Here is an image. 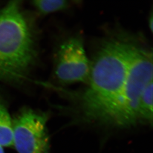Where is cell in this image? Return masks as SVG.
<instances>
[{"mask_svg": "<svg viewBox=\"0 0 153 153\" xmlns=\"http://www.w3.org/2000/svg\"><path fill=\"white\" fill-rule=\"evenodd\" d=\"M153 13H151L150 15L149 16V18H148V26H149V28L150 30V31L151 32H153Z\"/></svg>", "mask_w": 153, "mask_h": 153, "instance_id": "9c48e42d", "label": "cell"}, {"mask_svg": "<svg viewBox=\"0 0 153 153\" xmlns=\"http://www.w3.org/2000/svg\"><path fill=\"white\" fill-rule=\"evenodd\" d=\"M68 0H34L31 4L40 15L46 16L56 12L67 10L74 5Z\"/></svg>", "mask_w": 153, "mask_h": 153, "instance_id": "52a82bcc", "label": "cell"}, {"mask_svg": "<svg viewBox=\"0 0 153 153\" xmlns=\"http://www.w3.org/2000/svg\"><path fill=\"white\" fill-rule=\"evenodd\" d=\"M37 35L20 1L0 9V81H26L37 61Z\"/></svg>", "mask_w": 153, "mask_h": 153, "instance_id": "7a4b0ae2", "label": "cell"}, {"mask_svg": "<svg viewBox=\"0 0 153 153\" xmlns=\"http://www.w3.org/2000/svg\"><path fill=\"white\" fill-rule=\"evenodd\" d=\"M0 153H4V150L3 149V147H1V146H0Z\"/></svg>", "mask_w": 153, "mask_h": 153, "instance_id": "30bf717a", "label": "cell"}, {"mask_svg": "<svg viewBox=\"0 0 153 153\" xmlns=\"http://www.w3.org/2000/svg\"><path fill=\"white\" fill-rule=\"evenodd\" d=\"M130 34L109 32L100 39L90 61L85 87L77 91L60 89L89 121L119 127L133 126L124 101Z\"/></svg>", "mask_w": 153, "mask_h": 153, "instance_id": "6da1fadb", "label": "cell"}, {"mask_svg": "<svg viewBox=\"0 0 153 153\" xmlns=\"http://www.w3.org/2000/svg\"><path fill=\"white\" fill-rule=\"evenodd\" d=\"M153 50L138 36H130L124 98L134 126L141 123L139 104L142 93L153 81Z\"/></svg>", "mask_w": 153, "mask_h": 153, "instance_id": "3957f363", "label": "cell"}, {"mask_svg": "<svg viewBox=\"0 0 153 153\" xmlns=\"http://www.w3.org/2000/svg\"><path fill=\"white\" fill-rule=\"evenodd\" d=\"M13 119L7 103L0 97V146L13 147Z\"/></svg>", "mask_w": 153, "mask_h": 153, "instance_id": "8992f818", "label": "cell"}, {"mask_svg": "<svg viewBox=\"0 0 153 153\" xmlns=\"http://www.w3.org/2000/svg\"><path fill=\"white\" fill-rule=\"evenodd\" d=\"M153 81L142 93L139 100V112L141 123L152 124L153 122Z\"/></svg>", "mask_w": 153, "mask_h": 153, "instance_id": "ba28073f", "label": "cell"}, {"mask_svg": "<svg viewBox=\"0 0 153 153\" xmlns=\"http://www.w3.org/2000/svg\"><path fill=\"white\" fill-rule=\"evenodd\" d=\"M49 114L23 107L13 119V147L19 153H49Z\"/></svg>", "mask_w": 153, "mask_h": 153, "instance_id": "5b68a950", "label": "cell"}, {"mask_svg": "<svg viewBox=\"0 0 153 153\" xmlns=\"http://www.w3.org/2000/svg\"><path fill=\"white\" fill-rule=\"evenodd\" d=\"M90 72V61L82 35L74 34L62 39L56 47L53 58V76L58 85L86 84Z\"/></svg>", "mask_w": 153, "mask_h": 153, "instance_id": "277c9868", "label": "cell"}]
</instances>
